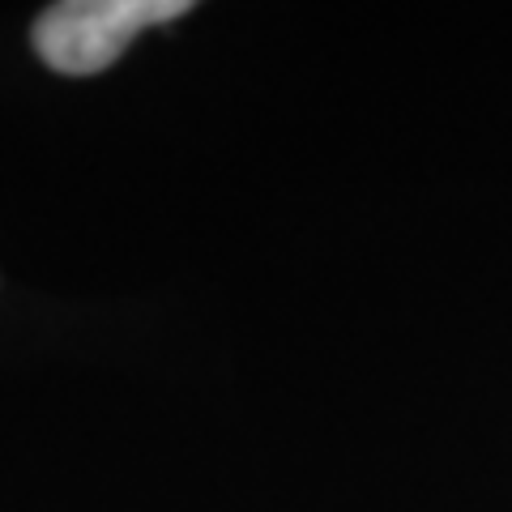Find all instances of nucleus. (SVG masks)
Instances as JSON below:
<instances>
[{
    "label": "nucleus",
    "instance_id": "nucleus-1",
    "mask_svg": "<svg viewBox=\"0 0 512 512\" xmlns=\"http://www.w3.org/2000/svg\"><path fill=\"white\" fill-rule=\"evenodd\" d=\"M184 13L188 0H64V5L43 9L30 39L47 69L90 77L120 60L137 30L175 22Z\"/></svg>",
    "mask_w": 512,
    "mask_h": 512
}]
</instances>
